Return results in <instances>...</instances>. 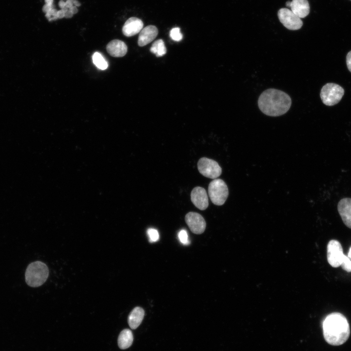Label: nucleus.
I'll use <instances>...</instances> for the list:
<instances>
[{
    "mask_svg": "<svg viewBox=\"0 0 351 351\" xmlns=\"http://www.w3.org/2000/svg\"><path fill=\"white\" fill-rule=\"evenodd\" d=\"M324 337L326 341L333 346H339L348 339L350 329L346 317L339 312L328 315L323 323Z\"/></svg>",
    "mask_w": 351,
    "mask_h": 351,
    "instance_id": "obj_1",
    "label": "nucleus"
},
{
    "mask_svg": "<svg viewBox=\"0 0 351 351\" xmlns=\"http://www.w3.org/2000/svg\"><path fill=\"white\" fill-rule=\"evenodd\" d=\"M292 100L283 91L268 89L261 93L258 100V105L264 114L277 117L285 114L290 109Z\"/></svg>",
    "mask_w": 351,
    "mask_h": 351,
    "instance_id": "obj_2",
    "label": "nucleus"
},
{
    "mask_svg": "<svg viewBox=\"0 0 351 351\" xmlns=\"http://www.w3.org/2000/svg\"><path fill=\"white\" fill-rule=\"evenodd\" d=\"M49 275V270L45 264L41 261H35L27 267L25 276L28 285L37 287L42 285Z\"/></svg>",
    "mask_w": 351,
    "mask_h": 351,
    "instance_id": "obj_3",
    "label": "nucleus"
},
{
    "mask_svg": "<svg viewBox=\"0 0 351 351\" xmlns=\"http://www.w3.org/2000/svg\"><path fill=\"white\" fill-rule=\"evenodd\" d=\"M208 195L213 204L221 206L224 204L229 190L226 183L221 179H214L209 184Z\"/></svg>",
    "mask_w": 351,
    "mask_h": 351,
    "instance_id": "obj_4",
    "label": "nucleus"
},
{
    "mask_svg": "<svg viewBox=\"0 0 351 351\" xmlns=\"http://www.w3.org/2000/svg\"><path fill=\"white\" fill-rule=\"evenodd\" d=\"M320 98L322 102L327 106L337 104L344 95V89L334 83H327L321 88Z\"/></svg>",
    "mask_w": 351,
    "mask_h": 351,
    "instance_id": "obj_5",
    "label": "nucleus"
},
{
    "mask_svg": "<svg viewBox=\"0 0 351 351\" xmlns=\"http://www.w3.org/2000/svg\"><path fill=\"white\" fill-rule=\"evenodd\" d=\"M197 168L202 175L213 179L219 176L222 173L221 168L216 161L205 157L199 159Z\"/></svg>",
    "mask_w": 351,
    "mask_h": 351,
    "instance_id": "obj_6",
    "label": "nucleus"
},
{
    "mask_svg": "<svg viewBox=\"0 0 351 351\" xmlns=\"http://www.w3.org/2000/svg\"><path fill=\"white\" fill-rule=\"evenodd\" d=\"M277 15L280 21L289 30H298L303 25L301 19L288 8L280 9L278 11Z\"/></svg>",
    "mask_w": 351,
    "mask_h": 351,
    "instance_id": "obj_7",
    "label": "nucleus"
},
{
    "mask_svg": "<svg viewBox=\"0 0 351 351\" xmlns=\"http://www.w3.org/2000/svg\"><path fill=\"white\" fill-rule=\"evenodd\" d=\"M345 254L340 243L331 240L327 246V260L330 265L336 268L340 266Z\"/></svg>",
    "mask_w": 351,
    "mask_h": 351,
    "instance_id": "obj_8",
    "label": "nucleus"
},
{
    "mask_svg": "<svg viewBox=\"0 0 351 351\" xmlns=\"http://www.w3.org/2000/svg\"><path fill=\"white\" fill-rule=\"evenodd\" d=\"M185 220L190 230L194 234H202L206 226V223L203 216L199 214L190 212L185 216Z\"/></svg>",
    "mask_w": 351,
    "mask_h": 351,
    "instance_id": "obj_9",
    "label": "nucleus"
},
{
    "mask_svg": "<svg viewBox=\"0 0 351 351\" xmlns=\"http://www.w3.org/2000/svg\"><path fill=\"white\" fill-rule=\"evenodd\" d=\"M191 200L194 205L200 210H205L209 205L208 197L204 188L197 186L191 193Z\"/></svg>",
    "mask_w": 351,
    "mask_h": 351,
    "instance_id": "obj_10",
    "label": "nucleus"
},
{
    "mask_svg": "<svg viewBox=\"0 0 351 351\" xmlns=\"http://www.w3.org/2000/svg\"><path fill=\"white\" fill-rule=\"evenodd\" d=\"M337 210L343 223L351 229V198L341 199L338 203Z\"/></svg>",
    "mask_w": 351,
    "mask_h": 351,
    "instance_id": "obj_11",
    "label": "nucleus"
},
{
    "mask_svg": "<svg viewBox=\"0 0 351 351\" xmlns=\"http://www.w3.org/2000/svg\"><path fill=\"white\" fill-rule=\"evenodd\" d=\"M143 27L142 21L136 17L128 19L122 27V33L126 37H131L140 32Z\"/></svg>",
    "mask_w": 351,
    "mask_h": 351,
    "instance_id": "obj_12",
    "label": "nucleus"
},
{
    "mask_svg": "<svg viewBox=\"0 0 351 351\" xmlns=\"http://www.w3.org/2000/svg\"><path fill=\"white\" fill-rule=\"evenodd\" d=\"M158 30L154 25H148L143 28L140 31L138 39V45L144 46L152 42L157 36Z\"/></svg>",
    "mask_w": 351,
    "mask_h": 351,
    "instance_id": "obj_13",
    "label": "nucleus"
},
{
    "mask_svg": "<svg viewBox=\"0 0 351 351\" xmlns=\"http://www.w3.org/2000/svg\"><path fill=\"white\" fill-rule=\"evenodd\" d=\"M106 50L112 57H122L127 53V46L124 42L119 39H114L108 43Z\"/></svg>",
    "mask_w": 351,
    "mask_h": 351,
    "instance_id": "obj_14",
    "label": "nucleus"
},
{
    "mask_svg": "<svg viewBox=\"0 0 351 351\" xmlns=\"http://www.w3.org/2000/svg\"><path fill=\"white\" fill-rule=\"evenodd\" d=\"M290 7L291 11L299 18H304L310 12V6L307 0H292Z\"/></svg>",
    "mask_w": 351,
    "mask_h": 351,
    "instance_id": "obj_15",
    "label": "nucleus"
},
{
    "mask_svg": "<svg viewBox=\"0 0 351 351\" xmlns=\"http://www.w3.org/2000/svg\"><path fill=\"white\" fill-rule=\"evenodd\" d=\"M144 314V311L142 308L135 307L128 316V322L130 327L132 329H136L142 322Z\"/></svg>",
    "mask_w": 351,
    "mask_h": 351,
    "instance_id": "obj_16",
    "label": "nucleus"
},
{
    "mask_svg": "<svg viewBox=\"0 0 351 351\" xmlns=\"http://www.w3.org/2000/svg\"><path fill=\"white\" fill-rule=\"evenodd\" d=\"M133 341V335L129 329L122 330L119 334L117 342L120 349L124 350L130 347Z\"/></svg>",
    "mask_w": 351,
    "mask_h": 351,
    "instance_id": "obj_17",
    "label": "nucleus"
},
{
    "mask_svg": "<svg viewBox=\"0 0 351 351\" xmlns=\"http://www.w3.org/2000/svg\"><path fill=\"white\" fill-rule=\"evenodd\" d=\"M150 51L157 57L164 56L166 53L167 50L163 40L159 39L155 41L150 48Z\"/></svg>",
    "mask_w": 351,
    "mask_h": 351,
    "instance_id": "obj_18",
    "label": "nucleus"
},
{
    "mask_svg": "<svg viewBox=\"0 0 351 351\" xmlns=\"http://www.w3.org/2000/svg\"><path fill=\"white\" fill-rule=\"evenodd\" d=\"M94 64L99 69L104 70L107 69L108 64L103 56L98 52H95L93 55Z\"/></svg>",
    "mask_w": 351,
    "mask_h": 351,
    "instance_id": "obj_19",
    "label": "nucleus"
},
{
    "mask_svg": "<svg viewBox=\"0 0 351 351\" xmlns=\"http://www.w3.org/2000/svg\"><path fill=\"white\" fill-rule=\"evenodd\" d=\"M170 36L173 40L176 41H179L183 38V35L179 27H174L172 29L170 32Z\"/></svg>",
    "mask_w": 351,
    "mask_h": 351,
    "instance_id": "obj_20",
    "label": "nucleus"
},
{
    "mask_svg": "<svg viewBox=\"0 0 351 351\" xmlns=\"http://www.w3.org/2000/svg\"><path fill=\"white\" fill-rule=\"evenodd\" d=\"M147 234L149 237V241L151 242L157 241L159 239V234L158 231L153 228H149L147 230Z\"/></svg>",
    "mask_w": 351,
    "mask_h": 351,
    "instance_id": "obj_21",
    "label": "nucleus"
},
{
    "mask_svg": "<svg viewBox=\"0 0 351 351\" xmlns=\"http://www.w3.org/2000/svg\"><path fill=\"white\" fill-rule=\"evenodd\" d=\"M342 268L347 272H351V261L349 258L344 255L341 264L340 265Z\"/></svg>",
    "mask_w": 351,
    "mask_h": 351,
    "instance_id": "obj_22",
    "label": "nucleus"
},
{
    "mask_svg": "<svg viewBox=\"0 0 351 351\" xmlns=\"http://www.w3.org/2000/svg\"><path fill=\"white\" fill-rule=\"evenodd\" d=\"M178 238L181 243L184 245H188L190 243L188 239V233L185 230H181L178 233Z\"/></svg>",
    "mask_w": 351,
    "mask_h": 351,
    "instance_id": "obj_23",
    "label": "nucleus"
},
{
    "mask_svg": "<svg viewBox=\"0 0 351 351\" xmlns=\"http://www.w3.org/2000/svg\"><path fill=\"white\" fill-rule=\"evenodd\" d=\"M346 64L348 70L351 73V51H349L347 55Z\"/></svg>",
    "mask_w": 351,
    "mask_h": 351,
    "instance_id": "obj_24",
    "label": "nucleus"
},
{
    "mask_svg": "<svg viewBox=\"0 0 351 351\" xmlns=\"http://www.w3.org/2000/svg\"><path fill=\"white\" fill-rule=\"evenodd\" d=\"M69 9L70 11L72 12L73 14H76L78 11L76 6H73Z\"/></svg>",
    "mask_w": 351,
    "mask_h": 351,
    "instance_id": "obj_25",
    "label": "nucleus"
},
{
    "mask_svg": "<svg viewBox=\"0 0 351 351\" xmlns=\"http://www.w3.org/2000/svg\"><path fill=\"white\" fill-rule=\"evenodd\" d=\"M45 4L49 5H53V0H45Z\"/></svg>",
    "mask_w": 351,
    "mask_h": 351,
    "instance_id": "obj_26",
    "label": "nucleus"
},
{
    "mask_svg": "<svg viewBox=\"0 0 351 351\" xmlns=\"http://www.w3.org/2000/svg\"><path fill=\"white\" fill-rule=\"evenodd\" d=\"M73 3H74L75 5H76V6H79L80 5V3H79L77 0H75L73 1Z\"/></svg>",
    "mask_w": 351,
    "mask_h": 351,
    "instance_id": "obj_27",
    "label": "nucleus"
},
{
    "mask_svg": "<svg viewBox=\"0 0 351 351\" xmlns=\"http://www.w3.org/2000/svg\"><path fill=\"white\" fill-rule=\"evenodd\" d=\"M348 257L351 258V247L350 248L349 252L348 253Z\"/></svg>",
    "mask_w": 351,
    "mask_h": 351,
    "instance_id": "obj_28",
    "label": "nucleus"
},
{
    "mask_svg": "<svg viewBox=\"0 0 351 351\" xmlns=\"http://www.w3.org/2000/svg\"><path fill=\"white\" fill-rule=\"evenodd\" d=\"M290 4H291V1H288L286 3V5L287 7H290Z\"/></svg>",
    "mask_w": 351,
    "mask_h": 351,
    "instance_id": "obj_29",
    "label": "nucleus"
}]
</instances>
